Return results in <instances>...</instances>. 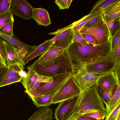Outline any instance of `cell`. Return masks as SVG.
Wrapping results in <instances>:
<instances>
[{
	"mask_svg": "<svg viewBox=\"0 0 120 120\" xmlns=\"http://www.w3.org/2000/svg\"><path fill=\"white\" fill-rule=\"evenodd\" d=\"M53 111L47 107H42L34 112L27 120H52Z\"/></svg>",
	"mask_w": 120,
	"mask_h": 120,
	"instance_id": "cell-19",
	"label": "cell"
},
{
	"mask_svg": "<svg viewBox=\"0 0 120 120\" xmlns=\"http://www.w3.org/2000/svg\"><path fill=\"white\" fill-rule=\"evenodd\" d=\"M65 50L52 45L47 51L34 62L43 67L50 65L62 54Z\"/></svg>",
	"mask_w": 120,
	"mask_h": 120,
	"instance_id": "cell-12",
	"label": "cell"
},
{
	"mask_svg": "<svg viewBox=\"0 0 120 120\" xmlns=\"http://www.w3.org/2000/svg\"><path fill=\"white\" fill-rule=\"evenodd\" d=\"M71 24L48 34L55 36L51 39L52 45L65 49L73 42L74 31Z\"/></svg>",
	"mask_w": 120,
	"mask_h": 120,
	"instance_id": "cell-9",
	"label": "cell"
},
{
	"mask_svg": "<svg viewBox=\"0 0 120 120\" xmlns=\"http://www.w3.org/2000/svg\"><path fill=\"white\" fill-rule=\"evenodd\" d=\"M110 57L116 61H118L120 59V39L119 40L113 49L109 54Z\"/></svg>",
	"mask_w": 120,
	"mask_h": 120,
	"instance_id": "cell-31",
	"label": "cell"
},
{
	"mask_svg": "<svg viewBox=\"0 0 120 120\" xmlns=\"http://www.w3.org/2000/svg\"><path fill=\"white\" fill-rule=\"evenodd\" d=\"M33 9L26 0H11L9 11L13 15L27 20L32 18Z\"/></svg>",
	"mask_w": 120,
	"mask_h": 120,
	"instance_id": "cell-10",
	"label": "cell"
},
{
	"mask_svg": "<svg viewBox=\"0 0 120 120\" xmlns=\"http://www.w3.org/2000/svg\"><path fill=\"white\" fill-rule=\"evenodd\" d=\"M74 69L108 56L110 51V41L95 45L89 42L72 43L65 49Z\"/></svg>",
	"mask_w": 120,
	"mask_h": 120,
	"instance_id": "cell-1",
	"label": "cell"
},
{
	"mask_svg": "<svg viewBox=\"0 0 120 120\" xmlns=\"http://www.w3.org/2000/svg\"><path fill=\"white\" fill-rule=\"evenodd\" d=\"M32 18L39 25L47 26L51 23L48 11L41 8H34Z\"/></svg>",
	"mask_w": 120,
	"mask_h": 120,
	"instance_id": "cell-17",
	"label": "cell"
},
{
	"mask_svg": "<svg viewBox=\"0 0 120 120\" xmlns=\"http://www.w3.org/2000/svg\"><path fill=\"white\" fill-rule=\"evenodd\" d=\"M118 83H120V61L118 60L117 64L114 71Z\"/></svg>",
	"mask_w": 120,
	"mask_h": 120,
	"instance_id": "cell-43",
	"label": "cell"
},
{
	"mask_svg": "<svg viewBox=\"0 0 120 120\" xmlns=\"http://www.w3.org/2000/svg\"><path fill=\"white\" fill-rule=\"evenodd\" d=\"M120 83H118L116 88L111 99L105 105L107 116H108L114 109L120 103Z\"/></svg>",
	"mask_w": 120,
	"mask_h": 120,
	"instance_id": "cell-23",
	"label": "cell"
},
{
	"mask_svg": "<svg viewBox=\"0 0 120 120\" xmlns=\"http://www.w3.org/2000/svg\"><path fill=\"white\" fill-rule=\"evenodd\" d=\"M74 31L72 43H84L87 42L82 37L81 34L79 31Z\"/></svg>",
	"mask_w": 120,
	"mask_h": 120,
	"instance_id": "cell-37",
	"label": "cell"
},
{
	"mask_svg": "<svg viewBox=\"0 0 120 120\" xmlns=\"http://www.w3.org/2000/svg\"><path fill=\"white\" fill-rule=\"evenodd\" d=\"M118 61L114 60L109 54L107 56L95 61L83 65L88 72L102 76L113 72Z\"/></svg>",
	"mask_w": 120,
	"mask_h": 120,
	"instance_id": "cell-5",
	"label": "cell"
},
{
	"mask_svg": "<svg viewBox=\"0 0 120 120\" xmlns=\"http://www.w3.org/2000/svg\"><path fill=\"white\" fill-rule=\"evenodd\" d=\"M3 40L0 37V56L6 63L7 56L5 46L3 42Z\"/></svg>",
	"mask_w": 120,
	"mask_h": 120,
	"instance_id": "cell-36",
	"label": "cell"
},
{
	"mask_svg": "<svg viewBox=\"0 0 120 120\" xmlns=\"http://www.w3.org/2000/svg\"><path fill=\"white\" fill-rule=\"evenodd\" d=\"M72 73H68L57 75L52 77L53 81L41 84L36 89L40 96L56 94L71 76Z\"/></svg>",
	"mask_w": 120,
	"mask_h": 120,
	"instance_id": "cell-7",
	"label": "cell"
},
{
	"mask_svg": "<svg viewBox=\"0 0 120 120\" xmlns=\"http://www.w3.org/2000/svg\"><path fill=\"white\" fill-rule=\"evenodd\" d=\"M19 75L23 79L26 77L27 75V73L25 71L23 70H22L19 72Z\"/></svg>",
	"mask_w": 120,
	"mask_h": 120,
	"instance_id": "cell-46",
	"label": "cell"
},
{
	"mask_svg": "<svg viewBox=\"0 0 120 120\" xmlns=\"http://www.w3.org/2000/svg\"><path fill=\"white\" fill-rule=\"evenodd\" d=\"M97 85L81 92L78 97V103L75 113L82 115L88 113H96L107 116L104 103L98 94Z\"/></svg>",
	"mask_w": 120,
	"mask_h": 120,
	"instance_id": "cell-2",
	"label": "cell"
},
{
	"mask_svg": "<svg viewBox=\"0 0 120 120\" xmlns=\"http://www.w3.org/2000/svg\"><path fill=\"white\" fill-rule=\"evenodd\" d=\"M28 72L26 77L23 79L22 83L26 90V93L32 88L38 78V73L34 70L28 68Z\"/></svg>",
	"mask_w": 120,
	"mask_h": 120,
	"instance_id": "cell-21",
	"label": "cell"
},
{
	"mask_svg": "<svg viewBox=\"0 0 120 120\" xmlns=\"http://www.w3.org/2000/svg\"><path fill=\"white\" fill-rule=\"evenodd\" d=\"M11 21H14L13 15L9 11L0 14V28Z\"/></svg>",
	"mask_w": 120,
	"mask_h": 120,
	"instance_id": "cell-30",
	"label": "cell"
},
{
	"mask_svg": "<svg viewBox=\"0 0 120 120\" xmlns=\"http://www.w3.org/2000/svg\"><path fill=\"white\" fill-rule=\"evenodd\" d=\"M83 115L94 118L98 120H103L106 117V116L105 115L96 113H88Z\"/></svg>",
	"mask_w": 120,
	"mask_h": 120,
	"instance_id": "cell-42",
	"label": "cell"
},
{
	"mask_svg": "<svg viewBox=\"0 0 120 120\" xmlns=\"http://www.w3.org/2000/svg\"><path fill=\"white\" fill-rule=\"evenodd\" d=\"M81 34L92 36L99 44L110 41V35L106 22L102 20L91 27L83 26L79 31Z\"/></svg>",
	"mask_w": 120,
	"mask_h": 120,
	"instance_id": "cell-8",
	"label": "cell"
},
{
	"mask_svg": "<svg viewBox=\"0 0 120 120\" xmlns=\"http://www.w3.org/2000/svg\"><path fill=\"white\" fill-rule=\"evenodd\" d=\"M78 97L60 102L54 113L56 120H66L75 113L78 103Z\"/></svg>",
	"mask_w": 120,
	"mask_h": 120,
	"instance_id": "cell-11",
	"label": "cell"
},
{
	"mask_svg": "<svg viewBox=\"0 0 120 120\" xmlns=\"http://www.w3.org/2000/svg\"><path fill=\"white\" fill-rule=\"evenodd\" d=\"M102 16L106 23L120 17V0H117L105 9L103 11Z\"/></svg>",
	"mask_w": 120,
	"mask_h": 120,
	"instance_id": "cell-16",
	"label": "cell"
},
{
	"mask_svg": "<svg viewBox=\"0 0 120 120\" xmlns=\"http://www.w3.org/2000/svg\"><path fill=\"white\" fill-rule=\"evenodd\" d=\"M8 68L7 66L0 67V85L7 72Z\"/></svg>",
	"mask_w": 120,
	"mask_h": 120,
	"instance_id": "cell-41",
	"label": "cell"
},
{
	"mask_svg": "<svg viewBox=\"0 0 120 120\" xmlns=\"http://www.w3.org/2000/svg\"><path fill=\"white\" fill-rule=\"evenodd\" d=\"M81 35L87 42L93 44L97 45L99 44L96 39L92 36L83 34H81Z\"/></svg>",
	"mask_w": 120,
	"mask_h": 120,
	"instance_id": "cell-40",
	"label": "cell"
},
{
	"mask_svg": "<svg viewBox=\"0 0 120 120\" xmlns=\"http://www.w3.org/2000/svg\"><path fill=\"white\" fill-rule=\"evenodd\" d=\"M117 0H98L93 7L90 13H92L103 11L105 8L115 3Z\"/></svg>",
	"mask_w": 120,
	"mask_h": 120,
	"instance_id": "cell-26",
	"label": "cell"
},
{
	"mask_svg": "<svg viewBox=\"0 0 120 120\" xmlns=\"http://www.w3.org/2000/svg\"><path fill=\"white\" fill-rule=\"evenodd\" d=\"M81 92L71 75L55 94L52 100V104H56L78 97Z\"/></svg>",
	"mask_w": 120,
	"mask_h": 120,
	"instance_id": "cell-6",
	"label": "cell"
},
{
	"mask_svg": "<svg viewBox=\"0 0 120 120\" xmlns=\"http://www.w3.org/2000/svg\"><path fill=\"white\" fill-rule=\"evenodd\" d=\"M4 66H7L6 63L2 59L0 56V67Z\"/></svg>",
	"mask_w": 120,
	"mask_h": 120,
	"instance_id": "cell-47",
	"label": "cell"
},
{
	"mask_svg": "<svg viewBox=\"0 0 120 120\" xmlns=\"http://www.w3.org/2000/svg\"><path fill=\"white\" fill-rule=\"evenodd\" d=\"M27 68L39 74L52 77L68 73L72 74L74 69L71 60L65 49L55 62L50 65L43 67L34 62Z\"/></svg>",
	"mask_w": 120,
	"mask_h": 120,
	"instance_id": "cell-3",
	"label": "cell"
},
{
	"mask_svg": "<svg viewBox=\"0 0 120 120\" xmlns=\"http://www.w3.org/2000/svg\"><path fill=\"white\" fill-rule=\"evenodd\" d=\"M120 111L119 112L116 118V120H120Z\"/></svg>",
	"mask_w": 120,
	"mask_h": 120,
	"instance_id": "cell-48",
	"label": "cell"
},
{
	"mask_svg": "<svg viewBox=\"0 0 120 120\" xmlns=\"http://www.w3.org/2000/svg\"><path fill=\"white\" fill-rule=\"evenodd\" d=\"M24 67L17 64L8 67V71L0 85V87L15 82H21L23 78L19 75V72L21 70H23Z\"/></svg>",
	"mask_w": 120,
	"mask_h": 120,
	"instance_id": "cell-13",
	"label": "cell"
},
{
	"mask_svg": "<svg viewBox=\"0 0 120 120\" xmlns=\"http://www.w3.org/2000/svg\"><path fill=\"white\" fill-rule=\"evenodd\" d=\"M14 21H11L0 28V33L11 37L14 36L13 34V26Z\"/></svg>",
	"mask_w": 120,
	"mask_h": 120,
	"instance_id": "cell-29",
	"label": "cell"
},
{
	"mask_svg": "<svg viewBox=\"0 0 120 120\" xmlns=\"http://www.w3.org/2000/svg\"><path fill=\"white\" fill-rule=\"evenodd\" d=\"M82 115L81 114L74 113L72 114L66 120H75Z\"/></svg>",
	"mask_w": 120,
	"mask_h": 120,
	"instance_id": "cell-44",
	"label": "cell"
},
{
	"mask_svg": "<svg viewBox=\"0 0 120 120\" xmlns=\"http://www.w3.org/2000/svg\"><path fill=\"white\" fill-rule=\"evenodd\" d=\"M97 91L98 94L105 105L108 103L114 94L113 92H106L98 85Z\"/></svg>",
	"mask_w": 120,
	"mask_h": 120,
	"instance_id": "cell-28",
	"label": "cell"
},
{
	"mask_svg": "<svg viewBox=\"0 0 120 120\" xmlns=\"http://www.w3.org/2000/svg\"><path fill=\"white\" fill-rule=\"evenodd\" d=\"M71 75L81 91L96 84L98 80L102 76L98 75L88 72L84 65L74 69Z\"/></svg>",
	"mask_w": 120,
	"mask_h": 120,
	"instance_id": "cell-4",
	"label": "cell"
},
{
	"mask_svg": "<svg viewBox=\"0 0 120 120\" xmlns=\"http://www.w3.org/2000/svg\"><path fill=\"white\" fill-rule=\"evenodd\" d=\"M103 11L90 13L85 15L79 20L74 22L72 24V28L74 31H79L87 22L93 18L102 14Z\"/></svg>",
	"mask_w": 120,
	"mask_h": 120,
	"instance_id": "cell-22",
	"label": "cell"
},
{
	"mask_svg": "<svg viewBox=\"0 0 120 120\" xmlns=\"http://www.w3.org/2000/svg\"><path fill=\"white\" fill-rule=\"evenodd\" d=\"M0 37L5 40L11 43L16 48L20 46H23L25 47L28 52V55H29L37 47V46L35 45L32 46L26 44L19 39L14 38V37H11L2 34L0 33Z\"/></svg>",
	"mask_w": 120,
	"mask_h": 120,
	"instance_id": "cell-24",
	"label": "cell"
},
{
	"mask_svg": "<svg viewBox=\"0 0 120 120\" xmlns=\"http://www.w3.org/2000/svg\"><path fill=\"white\" fill-rule=\"evenodd\" d=\"M120 103L113 110L110 114L106 117L105 120H112L117 115L120 111Z\"/></svg>",
	"mask_w": 120,
	"mask_h": 120,
	"instance_id": "cell-39",
	"label": "cell"
},
{
	"mask_svg": "<svg viewBox=\"0 0 120 120\" xmlns=\"http://www.w3.org/2000/svg\"><path fill=\"white\" fill-rule=\"evenodd\" d=\"M7 56L6 64L8 67L15 64L25 67V64L19 58L18 55L16 48L11 43L5 40L3 41Z\"/></svg>",
	"mask_w": 120,
	"mask_h": 120,
	"instance_id": "cell-15",
	"label": "cell"
},
{
	"mask_svg": "<svg viewBox=\"0 0 120 120\" xmlns=\"http://www.w3.org/2000/svg\"><path fill=\"white\" fill-rule=\"evenodd\" d=\"M53 81L52 77L48 76L38 73V78L31 89L26 94L33 101L40 97L37 92L36 89L40 85L43 83H47Z\"/></svg>",
	"mask_w": 120,
	"mask_h": 120,
	"instance_id": "cell-18",
	"label": "cell"
},
{
	"mask_svg": "<svg viewBox=\"0 0 120 120\" xmlns=\"http://www.w3.org/2000/svg\"><path fill=\"white\" fill-rule=\"evenodd\" d=\"M72 0H56L55 3L59 7L60 10L69 8Z\"/></svg>",
	"mask_w": 120,
	"mask_h": 120,
	"instance_id": "cell-33",
	"label": "cell"
},
{
	"mask_svg": "<svg viewBox=\"0 0 120 120\" xmlns=\"http://www.w3.org/2000/svg\"><path fill=\"white\" fill-rule=\"evenodd\" d=\"M106 23L110 36L113 35L120 30V17Z\"/></svg>",
	"mask_w": 120,
	"mask_h": 120,
	"instance_id": "cell-27",
	"label": "cell"
},
{
	"mask_svg": "<svg viewBox=\"0 0 120 120\" xmlns=\"http://www.w3.org/2000/svg\"><path fill=\"white\" fill-rule=\"evenodd\" d=\"M116 116H117L115 117L112 120H116Z\"/></svg>",
	"mask_w": 120,
	"mask_h": 120,
	"instance_id": "cell-49",
	"label": "cell"
},
{
	"mask_svg": "<svg viewBox=\"0 0 120 120\" xmlns=\"http://www.w3.org/2000/svg\"><path fill=\"white\" fill-rule=\"evenodd\" d=\"M52 45L51 39L45 41L37 46L35 49L30 54L26 56L23 60L25 64L35 57L44 53Z\"/></svg>",
	"mask_w": 120,
	"mask_h": 120,
	"instance_id": "cell-20",
	"label": "cell"
},
{
	"mask_svg": "<svg viewBox=\"0 0 120 120\" xmlns=\"http://www.w3.org/2000/svg\"><path fill=\"white\" fill-rule=\"evenodd\" d=\"M55 94L42 95L33 101V103L38 108L47 107L52 104V100Z\"/></svg>",
	"mask_w": 120,
	"mask_h": 120,
	"instance_id": "cell-25",
	"label": "cell"
},
{
	"mask_svg": "<svg viewBox=\"0 0 120 120\" xmlns=\"http://www.w3.org/2000/svg\"><path fill=\"white\" fill-rule=\"evenodd\" d=\"M118 82L114 72L103 75L98 80L97 85L107 92H113Z\"/></svg>",
	"mask_w": 120,
	"mask_h": 120,
	"instance_id": "cell-14",
	"label": "cell"
},
{
	"mask_svg": "<svg viewBox=\"0 0 120 120\" xmlns=\"http://www.w3.org/2000/svg\"><path fill=\"white\" fill-rule=\"evenodd\" d=\"M120 39V30L118 31L113 35L110 37V41L111 51L114 48Z\"/></svg>",
	"mask_w": 120,
	"mask_h": 120,
	"instance_id": "cell-34",
	"label": "cell"
},
{
	"mask_svg": "<svg viewBox=\"0 0 120 120\" xmlns=\"http://www.w3.org/2000/svg\"><path fill=\"white\" fill-rule=\"evenodd\" d=\"M75 120H98L94 118L82 115Z\"/></svg>",
	"mask_w": 120,
	"mask_h": 120,
	"instance_id": "cell-45",
	"label": "cell"
},
{
	"mask_svg": "<svg viewBox=\"0 0 120 120\" xmlns=\"http://www.w3.org/2000/svg\"><path fill=\"white\" fill-rule=\"evenodd\" d=\"M16 52L19 57L23 62V60L28 55V52L26 48L23 46H20L16 48Z\"/></svg>",
	"mask_w": 120,
	"mask_h": 120,
	"instance_id": "cell-35",
	"label": "cell"
},
{
	"mask_svg": "<svg viewBox=\"0 0 120 120\" xmlns=\"http://www.w3.org/2000/svg\"><path fill=\"white\" fill-rule=\"evenodd\" d=\"M11 0H0V14L9 11Z\"/></svg>",
	"mask_w": 120,
	"mask_h": 120,
	"instance_id": "cell-32",
	"label": "cell"
},
{
	"mask_svg": "<svg viewBox=\"0 0 120 120\" xmlns=\"http://www.w3.org/2000/svg\"><path fill=\"white\" fill-rule=\"evenodd\" d=\"M102 14L93 18L87 22L83 26L89 27L93 26L98 22L103 20Z\"/></svg>",
	"mask_w": 120,
	"mask_h": 120,
	"instance_id": "cell-38",
	"label": "cell"
}]
</instances>
